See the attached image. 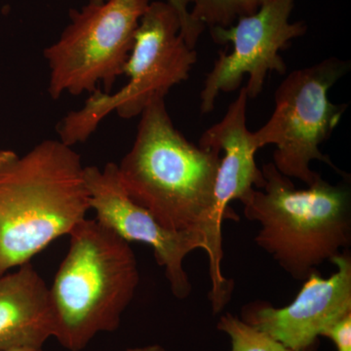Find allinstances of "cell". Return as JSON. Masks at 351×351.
I'll return each instance as SVG.
<instances>
[{
    "label": "cell",
    "mask_w": 351,
    "mask_h": 351,
    "mask_svg": "<svg viewBox=\"0 0 351 351\" xmlns=\"http://www.w3.org/2000/svg\"><path fill=\"white\" fill-rule=\"evenodd\" d=\"M179 14L166 1H152L136 32L123 69L128 80L114 93L97 89L84 106L69 113L59 126V140L75 145L91 137L110 113L131 119L140 117L156 99H165L176 85L188 80L197 60L182 34Z\"/></svg>",
    "instance_id": "cell-5"
},
{
    "label": "cell",
    "mask_w": 351,
    "mask_h": 351,
    "mask_svg": "<svg viewBox=\"0 0 351 351\" xmlns=\"http://www.w3.org/2000/svg\"><path fill=\"white\" fill-rule=\"evenodd\" d=\"M165 1L168 2L171 6L174 7L175 10L179 14L182 38L188 43L189 47L195 48L205 27L193 20L191 14V8H189L191 6L189 0H165Z\"/></svg>",
    "instance_id": "cell-15"
},
{
    "label": "cell",
    "mask_w": 351,
    "mask_h": 351,
    "mask_svg": "<svg viewBox=\"0 0 351 351\" xmlns=\"http://www.w3.org/2000/svg\"><path fill=\"white\" fill-rule=\"evenodd\" d=\"M350 66V61L330 57L293 71L277 88L274 112L265 125L253 132V143L258 151L276 145L274 164L281 174L313 186L321 178L311 168L317 160L348 177L320 151V145L331 137L348 110V104H332L328 94Z\"/></svg>",
    "instance_id": "cell-6"
},
{
    "label": "cell",
    "mask_w": 351,
    "mask_h": 351,
    "mask_svg": "<svg viewBox=\"0 0 351 351\" xmlns=\"http://www.w3.org/2000/svg\"><path fill=\"white\" fill-rule=\"evenodd\" d=\"M332 263L337 271L328 278L313 272L289 306L249 302L242 307L241 319L291 350L313 351L325 329L351 313L350 254L343 251Z\"/></svg>",
    "instance_id": "cell-10"
},
{
    "label": "cell",
    "mask_w": 351,
    "mask_h": 351,
    "mask_svg": "<svg viewBox=\"0 0 351 351\" xmlns=\"http://www.w3.org/2000/svg\"><path fill=\"white\" fill-rule=\"evenodd\" d=\"M130 151L117 164L129 196L174 232L201 233L207 244L215 314L232 300L233 282L223 276L221 228L215 223V184L221 151L196 145L178 130L165 99H156L140 115Z\"/></svg>",
    "instance_id": "cell-1"
},
{
    "label": "cell",
    "mask_w": 351,
    "mask_h": 351,
    "mask_svg": "<svg viewBox=\"0 0 351 351\" xmlns=\"http://www.w3.org/2000/svg\"><path fill=\"white\" fill-rule=\"evenodd\" d=\"M84 173L90 209L96 213L97 221L128 243L138 242L151 246L174 297L179 300L189 297L193 285L184 269V260L193 251L207 253L205 237L201 233L174 232L161 226L127 193L117 163L106 164L101 169L85 166Z\"/></svg>",
    "instance_id": "cell-9"
},
{
    "label": "cell",
    "mask_w": 351,
    "mask_h": 351,
    "mask_svg": "<svg viewBox=\"0 0 351 351\" xmlns=\"http://www.w3.org/2000/svg\"><path fill=\"white\" fill-rule=\"evenodd\" d=\"M267 1H269V0H247V11H248L247 15L256 12L258 7L263 5V3Z\"/></svg>",
    "instance_id": "cell-17"
},
{
    "label": "cell",
    "mask_w": 351,
    "mask_h": 351,
    "mask_svg": "<svg viewBox=\"0 0 351 351\" xmlns=\"http://www.w3.org/2000/svg\"><path fill=\"white\" fill-rule=\"evenodd\" d=\"M263 189L240 202L245 218L260 225L256 244L289 276L304 282L351 243V193L346 182L322 178L297 189L274 162L263 165Z\"/></svg>",
    "instance_id": "cell-3"
},
{
    "label": "cell",
    "mask_w": 351,
    "mask_h": 351,
    "mask_svg": "<svg viewBox=\"0 0 351 351\" xmlns=\"http://www.w3.org/2000/svg\"><path fill=\"white\" fill-rule=\"evenodd\" d=\"M0 351H44L43 348H14V350H5Z\"/></svg>",
    "instance_id": "cell-19"
},
{
    "label": "cell",
    "mask_w": 351,
    "mask_h": 351,
    "mask_svg": "<svg viewBox=\"0 0 351 351\" xmlns=\"http://www.w3.org/2000/svg\"><path fill=\"white\" fill-rule=\"evenodd\" d=\"M90 1H92V2H101V1H103V0H90Z\"/></svg>",
    "instance_id": "cell-20"
},
{
    "label": "cell",
    "mask_w": 351,
    "mask_h": 351,
    "mask_svg": "<svg viewBox=\"0 0 351 351\" xmlns=\"http://www.w3.org/2000/svg\"><path fill=\"white\" fill-rule=\"evenodd\" d=\"M248 96L244 87L230 104L225 117L201 136L199 145L223 152L215 184V223L237 218L230 203L243 199L254 189H263L265 177L258 167L253 132L247 127Z\"/></svg>",
    "instance_id": "cell-11"
},
{
    "label": "cell",
    "mask_w": 351,
    "mask_h": 351,
    "mask_svg": "<svg viewBox=\"0 0 351 351\" xmlns=\"http://www.w3.org/2000/svg\"><path fill=\"white\" fill-rule=\"evenodd\" d=\"M217 329L228 335L232 343L230 351H293L232 313L221 316Z\"/></svg>",
    "instance_id": "cell-13"
},
{
    "label": "cell",
    "mask_w": 351,
    "mask_h": 351,
    "mask_svg": "<svg viewBox=\"0 0 351 351\" xmlns=\"http://www.w3.org/2000/svg\"><path fill=\"white\" fill-rule=\"evenodd\" d=\"M69 235L50 288L54 338L66 350L82 351L97 335L119 329L140 274L130 243L96 219H83Z\"/></svg>",
    "instance_id": "cell-4"
},
{
    "label": "cell",
    "mask_w": 351,
    "mask_h": 351,
    "mask_svg": "<svg viewBox=\"0 0 351 351\" xmlns=\"http://www.w3.org/2000/svg\"><path fill=\"white\" fill-rule=\"evenodd\" d=\"M125 351H167L160 345H147L144 346H138V348H128Z\"/></svg>",
    "instance_id": "cell-18"
},
{
    "label": "cell",
    "mask_w": 351,
    "mask_h": 351,
    "mask_svg": "<svg viewBox=\"0 0 351 351\" xmlns=\"http://www.w3.org/2000/svg\"><path fill=\"white\" fill-rule=\"evenodd\" d=\"M154 0L92 2L69 14L71 22L56 43L44 50L49 68L48 93H93L104 85L110 93L123 75L138 24Z\"/></svg>",
    "instance_id": "cell-7"
},
{
    "label": "cell",
    "mask_w": 351,
    "mask_h": 351,
    "mask_svg": "<svg viewBox=\"0 0 351 351\" xmlns=\"http://www.w3.org/2000/svg\"><path fill=\"white\" fill-rule=\"evenodd\" d=\"M321 337L331 339L337 351H351V313L332 323Z\"/></svg>",
    "instance_id": "cell-16"
},
{
    "label": "cell",
    "mask_w": 351,
    "mask_h": 351,
    "mask_svg": "<svg viewBox=\"0 0 351 351\" xmlns=\"http://www.w3.org/2000/svg\"><path fill=\"white\" fill-rule=\"evenodd\" d=\"M0 274V350L43 348L56 322L50 288L31 262Z\"/></svg>",
    "instance_id": "cell-12"
},
{
    "label": "cell",
    "mask_w": 351,
    "mask_h": 351,
    "mask_svg": "<svg viewBox=\"0 0 351 351\" xmlns=\"http://www.w3.org/2000/svg\"><path fill=\"white\" fill-rule=\"evenodd\" d=\"M294 6L295 0H269L230 27L210 29L214 43H232L233 49L219 53L208 73L200 93L201 113L214 110L219 94L237 91L245 75L249 77L244 87L249 99L262 93L269 73L285 75L287 64L279 52L307 32L304 23L291 22Z\"/></svg>",
    "instance_id": "cell-8"
},
{
    "label": "cell",
    "mask_w": 351,
    "mask_h": 351,
    "mask_svg": "<svg viewBox=\"0 0 351 351\" xmlns=\"http://www.w3.org/2000/svg\"><path fill=\"white\" fill-rule=\"evenodd\" d=\"M191 14L198 24L228 27L247 15V0H189Z\"/></svg>",
    "instance_id": "cell-14"
},
{
    "label": "cell",
    "mask_w": 351,
    "mask_h": 351,
    "mask_svg": "<svg viewBox=\"0 0 351 351\" xmlns=\"http://www.w3.org/2000/svg\"><path fill=\"white\" fill-rule=\"evenodd\" d=\"M82 157L60 140L0 151V274L31 262L90 211Z\"/></svg>",
    "instance_id": "cell-2"
}]
</instances>
